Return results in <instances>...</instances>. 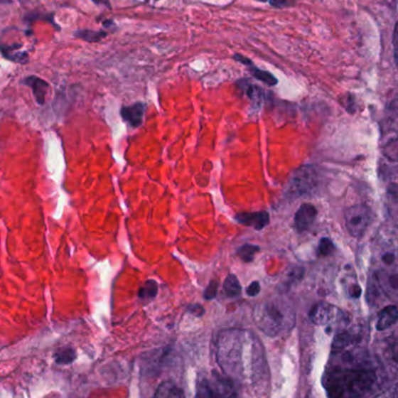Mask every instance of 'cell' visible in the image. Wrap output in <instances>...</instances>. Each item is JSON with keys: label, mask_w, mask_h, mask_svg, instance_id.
<instances>
[{"label": "cell", "mask_w": 398, "mask_h": 398, "mask_svg": "<svg viewBox=\"0 0 398 398\" xmlns=\"http://www.w3.org/2000/svg\"><path fill=\"white\" fill-rule=\"evenodd\" d=\"M375 381V372L363 367H333L323 377V384L330 398L362 397Z\"/></svg>", "instance_id": "obj_1"}, {"label": "cell", "mask_w": 398, "mask_h": 398, "mask_svg": "<svg viewBox=\"0 0 398 398\" xmlns=\"http://www.w3.org/2000/svg\"><path fill=\"white\" fill-rule=\"evenodd\" d=\"M93 3H96L97 5H104V6L111 7V4H109V0H92Z\"/></svg>", "instance_id": "obj_32"}, {"label": "cell", "mask_w": 398, "mask_h": 398, "mask_svg": "<svg viewBox=\"0 0 398 398\" xmlns=\"http://www.w3.org/2000/svg\"><path fill=\"white\" fill-rule=\"evenodd\" d=\"M270 5L276 9H283V7L288 6L290 4V0H269Z\"/></svg>", "instance_id": "obj_29"}, {"label": "cell", "mask_w": 398, "mask_h": 398, "mask_svg": "<svg viewBox=\"0 0 398 398\" xmlns=\"http://www.w3.org/2000/svg\"><path fill=\"white\" fill-rule=\"evenodd\" d=\"M380 270L390 269L398 266V246H387L381 248L377 254Z\"/></svg>", "instance_id": "obj_11"}, {"label": "cell", "mask_w": 398, "mask_h": 398, "mask_svg": "<svg viewBox=\"0 0 398 398\" xmlns=\"http://www.w3.org/2000/svg\"><path fill=\"white\" fill-rule=\"evenodd\" d=\"M195 398H239V395L231 377L211 372L199 377Z\"/></svg>", "instance_id": "obj_3"}, {"label": "cell", "mask_w": 398, "mask_h": 398, "mask_svg": "<svg viewBox=\"0 0 398 398\" xmlns=\"http://www.w3.org/2000/svg\"><path fill=\"white\" fill-rule=\"evenodd\" d=\"M261 286L259 282H253L249 284L247 288V295L251 296V297H255V296L259 295L260 292Z\"/></svg>", "instance_id": "obj_26"}, {"label": "cell", "mask_w": 398, "mask_h": 398, "mask_svg": "<svg viewBox=\"0 0 398 398\" xmlns=\"http://www.w3.org/2000/svg\"><path fill=\"white\" fill-rule=\"evenodd\" d=\"M390 112H392V116L398 119V96L390 104Z\"/></svg>", "instance_id": "obj_30"}, {"label": "cell", "mask_w": 398, "mask_h": 398, "mask_svg": "<svg viewBox=\"0 0 398 398\" xmlns=\"http://www.w3.org/2000/svg\"><path fill=\"white\" fill-rule=\"evenodd\" d=\"M334 244L330 239H321L319 242L318 254L321 257H328L330 254L333 253Z\"/></svg>", "instance_id": "obj_22"}, {"label": "cell", "mask_w": 398, "mask_h": 398, "mask_svg": "<svg viewBox=\"0 0 398 398\" xmlns=\"http://www.w3.org/2000/svg\"><path fill=\"white\" fill-rule=\"evenodd\" d=\"M76 36L80 39L85 40V41L96 42L100 41L107 36V33L104 32H91V31H80Z\"/></svg>", "instance_id": "obj_20"}, {"label": "cell", "mask_w": 398, "mask_h": 398, "mask_svg": "<svg viewBox=\"0 0 398 398\" xmlns=\"http://www.w3.org/2000/svg\"><path fill=\"white\" fill-rule=\"evenodd\" d=\"M235 60L241 62V63H244V65H248V67H251V65H253L252 61H249L247 58H244V56H241V55L239 54L235 55Z\"/></svg>", "instance_id": "obj_31"}, {"label": "cell", "mask_w": 398, "mask_h": 398, "mask_svg": "<svg viewBox=\"0 0 398 398\" xmlns=\"http://www.w3.org/2000/svg\"><path fill=\"white\" fill-rule=\"evenodd\" d=\"M318 183L317 173L312 167L299 168L292 175L289 185L286 188V196L290 198L304 196L306 193H311Z\"/></svg>", "instance_id": "obj_4"}, {"label": "cell", "mask_w": 398, "mask_h": 398, "mask_svg": "<svg viewBox=\"0 0 398 398\" xmlns=\"http://www.w3.org/2000/svg\"><path fill=\"white\" fill-rule=\"evenodd\" d=\"M372 222L370 210L365 205L350 206L345 213L347 231L354 238H361L366 233Z\"/></svg>", "instance_id": "obj_5"}, {"label": "cell", "mask_w": 398, "mask_h": 398, "mask_svg": "<svg viewBox=\"0 0 398 398\" xmlns=\"http://www.w3.org/2000/svg\"><path fill=\"white\" fill-rule=\"evenodd\" d=\"M398 321V308L395 306H389L383 308L382 311L380 312L377 323H376V328L379 331H384L388 330L390 326L395 324Z\"/></svg>", "instance_id": "obj_12"}, {"label": "cell", "mask_w": 398, "mask_h": 398, "mask_svg": "<svg viewBox=\"0 0 398 398\" xmlns=\"http://www.w3.org/2000/svg\"><path fill=\"white\" fill-rule=\"evenodd\" d=\"M249 68H251L252 75H253L254 77L257 78V80L264 82V83H266L267 85H269V87L276 85V77L270 74V72H268V71L261 70V69L254 67V65H251Z\"/></svg>", "instance_id": "obj_16"}, {"label": "cell", "mask_w": 398, "mask_h": 398, "mask_svg": "<svg viewBox=\"0 0 398 398\" xmlns=\"http://www.w3.org/2000/svg\"><path fill=\"white\" fill-rule=\"evenodd\" d=\"M76 359V353L74 350H65L61 353L56 354L58 363H70Z\"/></svg>", "instance_id": "obj_23"}, {"label": "cell", "mask_w": 398, "mask_h": 398, "mask_svg": "<svg viewBox=\"0 0 398 398\" xmlns=\"http://www.w3.org/2000/svg\"><path fill=\"white\" fill-rule=\"evenodd\" d=\"M379 279L381 288L389 298L398 301V266L390 269L380 270Z\"/></svg>", "instance_id": "obj_7"}, {"label": "cell", "mask_w": 398, "mask_h": 398, "mask_svg": "<svg viewBox=\"0 0 398 398\" xmlns=\"http://www.w3.org/2000/svg\"><path fill=\"white\" fill-rule=\"evenodd\" d=\"M190 313H193V315L196 316V317H200V316L204 315V308L202 306H199V304H195V306H190L189 308Z\"/></svg>", "instance_id": "obj_28"}, {"label": "cell", "mask_w": 398, "mask_h": 398, "mask_svg": "<svg viewBox=\"0 0 398 398\" xmlns=\"http://www.w3.org/2000/svg\"><path fill=\"white\" fill-rule=\"evenodd\" d=\"M260 251V248L257 246H253V244H244L242 247L239 248L238 257H240L241 260L244 262H252L255 257V254Z\"/></svg>", "instance_id": "obj_17"}, {"label": "cell", "mask_w": 398, "mask_h": 398, "mask_svg": "<svg viewBox=\"0 0 398 398\" xmlns=\"http://www.w3.org/2000/svg\"><path fill=\"white\" fill-rule=\"evenodd\" d=\"M374 398H398V384L392 385L385 392H381Z\"/></svg>", "instance_id": "obj_25"}, {"label": "cell", "mask_w": 398, "mask_h": 398, "mask_svg": "<svg viewBox=\"0 0 398 398\" xmlns=\"http://www.w3.org/2000/svg\"><path fill=\"white\" fill-rule=\"evenodd\" d=\"M154 398H186L184 392L175 383L167 381L158 385Z\"/></svg>", "instance_id": "obj_13"}, {"label": "cell", "mask_w": 398, "mask_h": 398, "mask_svg": "<svg viewBox=\"0 0 398 398\" xmlns=\"http://www.w3.org/2000/svg\"><path fill=\"white\" fill-rule=\"evenodd\" d=\"M225 295L230 298H235V297H238L241 294V286L239 283V279L235 275H228L226 277L225 282H224V286H222Z\"/></svg>", "instance_id": "obj_14"}, {"label": "cell", "mask_w": 398, "mask_h": 398, "mask_svg": "<svg viewBox=\"0 0 398 398\" xmlns=\"http://www.w3.org/2000/svg\"><path fill=\"white\" fill-rule=\"evenodd\" d=\"M341 318H343V313L340 310L328 303H318L310 311V319L312 323L321 326L334 324Z\"/></svg>", "instance_id": "obj_6"}, {"label": "cell", "mask_w": 398, "mask_h": 398, "mask_svg": "<svg viewBox=\"0 0 398 398\" xmlns=\"http://www.w3.org/2000/svg\"><path fill=\"white\" fill-rule=\"evenodd\" d=\"M254 319L257 328L269 337H276L294 325L291 308L279 299L268 301L257 306L254 311Z\"/></svg>", "instance_id": "obj_2"}, {"label": "cell", "mask_w": 398, "mask_h": 398, "mask_svg": "<svg viewBox=\"0 0 398 398\" xmlns=\"http://www.w3.org/2000/svg\"><path fill=\"white\" fill-rule=\"evenodd\" d=\"M218 294V283L215 281H211L208 288H206L205 292H204V298L210 299L215 298V296Z\"/></svg>", "instance_id": "obj_24"}, {"label": "cell", "mask_w": 398, "mask_h": 398, "mask_svg": "<svg viewBox=\"0 0 398 398\" xmlns=\"http://www.w3.org/2000/svg\"><path fill=\"white\" fill-rule=\"evenodd\" d=\"M317 209L312 204H303L299 208L298 211L295 215V226L298 232H306L310 230L313 222H315L316 217H317Z\"/></svg>", "instance_id": "obj_8"}, {"label": "cell", "mask_w": 398, "mask_h": 398, "mask_svg": "<svg viewBox=\"0 0 398 398\" xmlns=\"http://www.w3.org/2000/svg\"><path fill=\"white\" fill-rule=\"evenodd\" d=\"M383 155L388 160L398 162V139H392L382 147Z\"/></svg>", "instance_id": "obj_18"}, {"label": "cell", "mask_w": 398, "mask_h": 398, "mask_svg": "<svg viewBox=\"0 0 398 398\" xmlns=\"http://www.w3.org/2000/svg\"><path fill=\"white\" fill-rule=\"evenodd\" d=\"M257 1H260V3H266V1H269V0H257Z\"/></svg>", "instance_id": "obj_33"}, {"label": "cell", "mask_w": 398, "mask_h": 398, "mask_svg": "<svg viewBox=\"0 0 398 398\" xmlns=\"http://www.w3.org/2000/svg\"><path fill=\"white\" fill-rule=\"evenodd\" d=\"M146 105L142 103H136L132 107H125L122 109V119L129 122L133 127L141 125L144 116H145Z\"/></svg>", "instance_id": "obj_10"}, {"label": "cell", "mask_w": 398, "mask_h": 398, "mask_svg": "<svg viewBox=\"0 0 398 398\" xmlns=\"http://www.w3.org/2000/svg\"><path fill=\"white\" fill-rule=\"evenodd\" d=\"M244 91L247 95L248 98L257 105H260L261 102L264 100L262 97V90L257 87H254L252 84L246 83L244 85Z\"/></svg>", "instance_id": "obj_19"}, {"label": "cell", "mask_w": 398, "mask_h": 398, "mask_svg": "<svg viewBox=\"0 0 398 398\" xmlns=\"http://www.w3.org/2000/svg\"><path fill=\"white\" fill-rule=\"evenodd\" d=\"M158 291V283L151 279V281H147V282L141 286V289L139 291V298L144 301V302H149V301L156 297Z\"/></svg>", "instance_id": "obj_15"}, {"label": "cell", "mask_w": 398, "mask_h": 398, "mask_svg": "<svg viewBox=\"0 0 398 398\" xmlns=\"http://www.w3.org/2000/svg\"><path fill=\"white\" fill-rule=\"evenodd\" d=\"M392 43H394V55H395L396 65H398V23H396L395 31H394Z\"/></svg>", "instance_id": "obj_27"}, {"label": "cell", "mask_w": 398, "mask_h": 398, "mask_svg": "<svg viewBox=\"0 0 398 398\" xmlns=\"http://www.w3.org/2000/svg\"><path fill=\"white\" fill-rule=\"evenodd\" d=\"M235 220L241 225L249 226L260 231L269 224L270 218L268 213L260 211V213H239L235 215Z\"/></svg>", "instance_id": "obj_9"}, {"label": "cell", "mask_w": 398, "mask_h": 398, "mask_svg": "<svg viewBox=\"0 0 398 398\" xmlns=\"http://www.w3.org/2000/svg\"><path fill=\"white\" fill-rule=\"evenodd\" d=\"M385 355H387V359L390 361V363L398 368V339L389 345Z\"/></svg>", "instance_id": "obj_21"}]
</instances>
